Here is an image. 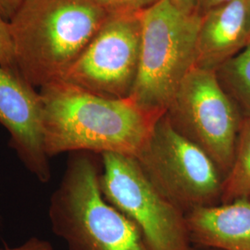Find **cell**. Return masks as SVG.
Masks as SVG:
<instances>
[{
  "label": "cell",
  "instance_id": "obj_1",
  "mask_svg": "<svg viewBox=\"0 0 250 250\" xmlns=\"http://www.w3.org/2000/svg\"><path fill=\"white\" fill-rule=\"evenodd\" d=\"M49 159L62 153H118L136 157L158 120L129 99L94 95L64 81L39 88Z\"/></svg>",
  "mask_w": 250,
  "mask_h": 250
},
{
  "label": "cell",
  "instance_id": "obj_2",
  "mask_svg": "<svg viewBox=\"0 0 250 250\" xmlns=\"http://www.w3.org/2000/svg\"><path fill=\"white\" fill-rule=\"evenodd\" d=\"M107 16L93 0H22L9 21L19 73L38 88L62 80Z\"/></svg>",
  "mask_w": 250,
  "mask_h": 250
},
{
  "label": "cell",
  "instance_id": "obj_3",
  "mask_svg": "<svg viewBox=\"0 0 250 250\" xmlns=\"http://www.w3.org/2000/svg\"><path fill=\"white\" fill-rule=\"evenodd\" d=\"M97 154L70 153L48 219L69 250H151L139 228L103 196Z\"/></svg>",
  "mask_w": 250,
  "mask_h": 250
},
{
  "label": "cell",
  "instance_id": "obj_4",
  "mask_svg": "<svg viewBox=\"0 0 250 250\" xmlns=\"http://www.w3.org/2000/svg\"><path fill=\"white\" fill-rule=\"evenodd\" d=\"M141 21L138 71L128 99L158 120L195 67L200 16L184 13L170 0H161L141 13Z\"/></svg>",
  "mask_w": 250,
  "mask_h": 250
},
{
  "label": "cell",
  "instance_id": "obj_5",
  "mask_svg": "<svg viewBox=\"0 0 250 250\" xmlns=\"http://www.w3.org/2000/svg\"><path fill=\"white\" fill-rule=\"evenodd\" d=\"M134 158L152 184L185 214L221 203L223 175L205 152L179 134L165 114Z\"/></svg>",
  "mask_w": 250,
  "mask_h": 250
},
{
  "label": "cell",
  "instance_id": "obj_6",
  "mask_svg": "<svg viewBox=\"0 0 250 250\" xmlns=\"http://www.w3.org/2000/svg\"><path fill=\"white\" fill-rule=\"evenodd\" d=\"M100 189L109 204L129 218L151 250H192L186 214L164 197L133 156L100 155Z\"/></svg>",
  "mask_w": 250,
  "mask_h": 250
},
{
  "label": "cell",
  "instance_id": "obj_7",
  "mask_svg": "<svg viewBox=\"0 0 250 250\" xmlns=\"http://www.w3.org/2000/svg\"><path fill=\"white\" fill-rule=\"evenodd\" d=\"M165 115L179 134L205 152L225 178L232 167L243 116L215 72L194 67L179 85Z\"/></svg>",
  "mask_w": 250,
  "mask_h": 250
},
{
  "label": "cell",
  "instance_id": "obj_8",
  "mask_svg": "<svg viewBox=\"0 0 250 250\" xmlns=\"http://www.w3.org/2000/svg\"><path fill=\"white\" fill-rule=\"evenodd\" d=\"M141 13L108 15L62 80L94 95L129 99L136 79Z\"/></svg>",
  "mask_w": 250,
  "mask_h": 250
},
{
  "label": "cell",
  "instance_id": "obj_9",
  "mask_svg": "<svg viewBox=\"0 0 250 250\" xmlns=\"http://www.w3.org/2000/svg\"><path fill=\"white\" fill-rule=\"evenodd\" d=\"M18 72L0 66V125L27 170L40 183L52 177L44 139V110L39 91Z\"/></svg>",
  "mask_w": 250,
  "mask_h": 250
},
{
  "label": "cell",
  "instance_id": "obj_10",
  "mask_svg": "<svg viewBox=\"0 0 250 250\" xmlns=\"http://www.w3.org/2000/svg\"><path fill=\"white\" fill-rule=\"evenodd\" d=\"M250 42L249 0H231L200 16L195 67L215 72Z\"/></svg>",
  "mask_w": 250,
  "mask_h": 250
},
{
  "label": "cell",
  "instance_id": "obj_11",
  "mask_svg": "<svg viewBox=\"0 0 250 250\" xmlns=\"http://www.w3.org/2000/svg\"><path fill=\"white\" fill-rule=\"evenodd\" d=\"M193 247L216 250H250V201L204 207L186 214Z\"/></svg>",
  "mask_w": 250,
  "mask_h": 250
},
{
  "label": "cell",
  "instance_id": "obj_12",
  "mask_svg": "<svg viewBox=\"0 0 250 250\" xmlns=\"http://www.w3.org/2000/svg\"><path fill=\"white\" fill-rule=\"evenodd\" d=\"M250 201V117H243L232 167L223 183L221 203Z\"/></svg>",
  "mask_w": 250,
  "mask_h": 250
},
{
  "label": "cell",
  "instance_id": "obj_13",
  "mask_svg": "<svg viewBox=\"0 0 250 250\" xmlns=\"http://www.w3.org/2000/svg\"><path fill=\"white\" fill-rule=\"evenodd\" d=\"M215 73L242 116L250 117V42Z\"/></svg>",
  "mask_w": 250,
  "mask_h": 250
},
{
  "label": "cell",
  "instance_id": "obj_14",
  "mask_svg": "<svg viewBox=\"0 0 250 250\" xmlns=\"http://www.w3.org/2000/svg\"><path fill=\"white\" fill-rule=\"evenodd\" d=\"M108 15L142 13L161 0H93Z\"/></svg>",
  "mask_w": 250,
  "mask_h": 250
},
{
  "label": "cell",
  "instance_id": "obj_15",
  "mask_svg": "<svg viewBox=\"0 0 250 250\" xmlns=\"http://www.w3.org/2000/svg\"><path fill=\"white\" fill-rule=\"evenodd\" d=\"M0 66L18 72L9 21L2 17H0Z\"/></svg>",
  "mask_w": 250,
  "mask_h": 250
},
{
  "label": "cell",
  "instance_id": "obj_16",
  "mask_svg": "<svg viewBox=\"0 0 250 250\" xmlns=\"http://www.w3.org/2000/svg\"><path fill=\"white\" fill-rule=\"evenodd\" d=\"M0 250H54L52 245L45 239L39 237H31L28 240L14 248H5Z\"/></svg>",
  "mask_w": 250,
  "mask_h": 250
},
{
  "label": "cell",
  "instance_id": "obj_17",
  "mask_svg": "<svg viewBox=\"0 0 250 250\" xmlns=\"http://www.w3.org/2000/svg\"><path fill=\"white\" fill-rule=\"evenodd\" d=\"M22 0H0V17L9 21Z\"/></svg>",
  "mask_w": 250,
  "mask_h": 250
},
{
  "label": "cell",
  "instance_id": "obj_18",
  "mask_svg": "<svg viewBox=\"0 0 250 250\" xmlns=\"http://www.w3.org/2000/svg\"><path fill=\"white\" fill-rule=\"evenodd\" d=\"M181 11L187 14H197V0H170Z\"/></svg>",
  "mask_w": 250,
  "mask_h": 250
},
{
  "label": "cell",
  "instance_id": "obj_19",
  "mask_svg": "<svg viewBox=\"0 0 250 250\" xmlns=\"http://www.w3.org/2000/svg\"><path fill=\"white\" fill-rule=\"evenodd\" d=\"M231 0H197V14L201 16L208 10Z\"/></svg>",
  "mask_w": 250,
  "mask_h": 250
},
{
  "label": "cell",
  "instance_id": "obj_20",
  "mask_svg": "<svg viewBox=\"0 0 250 250\" xmlns=\"http://www.w3.org/2000/svg\"><path fill=\"white\" fill-rule=\"evenodd\" d=\"M192 250H211V249H204V248H196V247H193Z\"/></svg>",
  "mask_w": 250,
  "mask_h": 250
},
{
  "label": "cell",
  "instance_id": "obj_21",
  "mask_svg": "<svg viewBox=\"0 0 250 250\" xmlns=\"http://www.w3.org/2000/svg\"><path fill=\"white\" fill-rule=\"evenodd\" d=\"M249 10H250V0H249Z\"/></svg>",
  "mask_w": 250,
  "mask_h": 250
}]
</instances>
